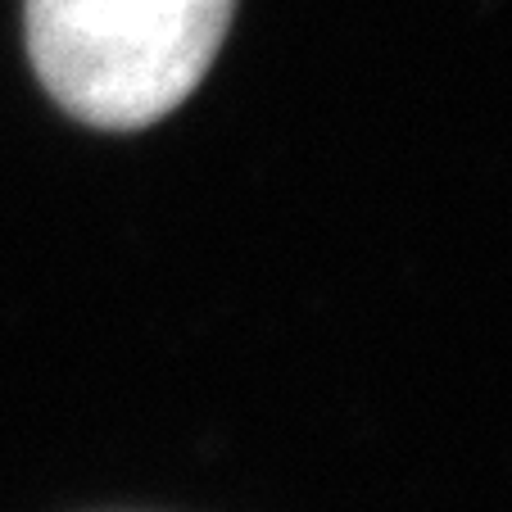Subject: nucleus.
<instances>
[{"mask_svg":"<svg viewBox=\"0 0 512 512\" xmlns=\"http://www.w3.org/2000/svg\"><path fill=\"white\" fill-rule=\"evenodd\" d=\"M236 0H28V55L59 109L132 132L204 82Z\"/></svg>","mask_w":512,"mask_h":512,"instance_id":"f257e3e1","label":"nucleus"}]
</instances>
